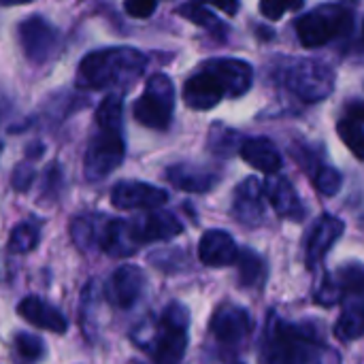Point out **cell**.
<instances>
[{"instance_id": "6da1fadb", "label": "cell", "mask_w": 364, "mask_h": 364, "mask_svg": "<svg viewBox=\"0 0 364 364\" xmlns=\"http://www.w3.org/2000/svg\"><path fill=\"white\" fill-rule=\"evenodd\" d=\"M324 346L314 324L288 322L271 311L260 337V360L262 364H311Z\"/></svg>"}, {"instance_id": "7a4b0ae2", "label": "cell", "mask_w": 364, "mask_h": 364, "mask_svg": "<svg viewBox=\"0 0 364 364\" xmlns=\"http://www.w3.org/2000/svg\"><path fill=\"white\" fill-rule=\"evenodd\" d=\"M190 314L181 303H171L158 318H149L132 339L151 356L154 364H179L188 350Z\"/></svg>"}, {"instance_id": "3957f363", "label": "cell", "mask_w": 364, "mask_h": 364, "mask_svg": "<svg viewBox=\"0 0 364 364\" xmlns=\"http://www.w3.org/2000/svg\"><path fill=\"white\" fill-rule=\"evenodd\" d=\"M145 55L134 47H109L87 53L77 68L81 87H107L117 81H130L145 68Z\"/></svg>"}, {"instance_id": "277c9868", "label": "cell", "mask_w": 364, "mask_h": 364, "mask_svg": "<svg viewBox=\"0 0 364 364\" xmlns=\"http://www.w3.org/2000/svg\"><path fill=\"white\" fill-rule=\"evenodd\" d=\"M284 85L307 102L324 100L335 90V73L328 64L307 58H288L277 70Z\"/></svg>"}, {"instance_id": "5b68a950", "label": "cell", "mask_w": 364, "mask_h": 364, "mask_svg": "<svg viewBox=\"0 0 364 364\" xmlns=\"http://www.w3.org/2000/svg\"><path fill=\"white\" fill-rule=\"evenodd\" d=\"M296 36L303 47H320L354 28V15L343 4L320 6L296 19Z\"/></svg>"}, {"instance_id": "8992f818", "label": "cell", "mask_w": 364, "mask_h": 364, "mask_svg": "<svg viewBox=\"0 0 364 364\" xmlns=\"http://www.w3.org/2000/svg\"><path fill=\"white\" fill-rule=\"evenodd\" d=\"M126 156V143L122 130L98 128V132L90 139L83 158V175L87 181H100L109 177Z\"/></svg>"}, {"instance_id": "52a82bcc", "label": "cell", "mask_w": 364, "mask_h": 364, "mask_svg": "<svg viewBox=\"0 0 364 364\" xmlns=\"http://www.w3.org/2000/svg\"><path fill=\"white\" fill-rule=\"evenodd\" d=\"M173 98L175 92L171 79L166 75H154L141 98L134 102L136 122L154 130H166L173 115V105H175Z\"/></svg>"}, {"instance_id": "ba28073f", "label": "cell", "mask_w": 364, "mask_h": 364, "mask_svg": "<svg viewBox=\"0 0 364 364\" xmlns=\"http://www.w3.org/2000/svg\"><path fill=\"white\" fill-rule=\"evenodd\" d=\"M252 331H254V322L247 309L232 303L220 305L209 320V335L213 343L226 352L239 350L247 341Z\"/></svg>"}, {"instance_id": "9c48e42d", "label": "cell", "mask_w": 364, "mask_h": 364, "mask_svg": "<svg viewBox=\"0 0 364 364\" xmlns=\"http://www.w3.org/2000/svg\"><path fill=\"white\" fill-rule=\"evenodd\" d=\"M168 203V192L145 181H119L111 190V205L124 211H156Z\"/></svg>"}, {"instance_id": "30bf717a", "label": "cell", "mask_w": 364, "mask_h": 364, "mask_svg": "<svg viewBox=\"0 0 364 364\" xmlns=\"http://www.w3.org/2000/svg\"><path fill=\"white\" fill-rule=\"evenodd\" d=\"M267 190L256 177L243 179L232 196V215L247 228H258L267 220Z\"/></svg>"}, {"instance_id": "8fae6325", "label": "cell", "mask_w": 364, "mask_h": 364, "mask_svg": "<svg viewBox=\"0 0 364 364\" xmlns=\"http://www.w3.org/2000/svg\"><path fill=\"white\" fill-rule=\"evenodd\" d=\"M145 273L134 264L117 267L107 279L102 292L107 301L117 309H132L145 292Z\"/></svg>"}, {"instance_id": "7c38bea8", "label": "cell", "mask_w": 364, "mask_h": 364, "mask_svg": "<svg viewBox=\"0 0 364 364\" xmlns=\"http://www.w3.org/2000/svg\"><path fill=\"white\" fill-rule=\"evenodd\" d=\"M130 228L139 247L147 243L171 241L183 232V224L179 222V218L173 215L171 211H160V209L145 211L136 218H130Z\"/></svg>"}, {"instance_id": "4fadbf2b", "label": "cell", "mask_w": 364, "mask_h": 364, "mask_svg": "<svg viewBox=\"0 0 364 364\" xmlns=\"http://www.w3.org/2000/svg\"><path fill=\"white\" fill-rule=\"evenodd\" d=\"M346 222L333 213H322L309 228V235L305 239V262L309 269L318 267L326 254L333 250V245L343 237Z\"/></svg>"}, {"instance_id": "5bb4252c", "label": "cell", "mask_w": 364, "mask_h": 364, "mask_svg": "<svg viewBox=\"0 0 364 364\" xmlns=\"http://www.w3.org/2000/svg\"><path fill=\"white\" fill-rule=\"evenodd\" d=\"M19 43L28 60L32 62H45L51 58V53L58 47V32L51 23H47L43 17H30L19 23Z\"/></svg>"}, {"instance_id": "9a60e30c", "label": "cell", "mask_w": 364, "mask_h": 364, "mask_svg": "<svg viewBox=\"0 0 364 364\" xmlns=\"http://www.w3.org/2000/svg\"><path fill=\"white\" fill-rule=\"evenodd\" d=\"M203 70L211 73L224 87L226 96L230 98H239L243 96L254 81V70L245 60H237V58H215V60H207L203 64Z\"/></svg>"}, {"instance_id": "2e32d148", "label": "cell", "mask_w": 364, "mask_h": 364, "mask_svg": "<svg viewBox=\"0 0 364 364\" xmlns=\"http://www.w3.org/2000/svg\"><path fill=\"white\" fill-rule=\"evenodd\" d=\"M239 252L235 239L220 228L207 230L198 241V258L207 267H232L239 260Z\"/></svg>"}, {"instance_id": "e0dca14e", "label": "cell", "mask_w": 364, "mask_h": 364, "mask_svg": "<svg viewBox=\"0 0 364 364\" xmlns=\"http://www.w3.org/2000/svg\"><path fill=\"white\" fill-rule=\"evenodd\" d=\"M264 190H267L269 203L273 205V209L279 218L290 220V222H303L305 220V213H307L305 205L299 198L294 186L286 177L271 175L264 183Z\"/></svg>"}, {"instance_id": "ac0fdd59", "label": "cell", "mask_w": 364, "mask_h": 364, "mask_svg": "<svg viewBox=\"0 0 364 364\" xmlns=\"http://www.w3.org/2000/svg\"><path fill=\"white\" fill-rule=\"evenodd\" d=\"M226 96L222 83L207 70L192 75L183 85V102L194 111H209Z\"/></svg>"}, {"instance_id": "d6986e66", "label": "cell", "mask_w": 364, "mask_h": 364, "mask_svg": "<svg viewBox=\"0 0 364 364\" xmlns=\"http://www.w3.org/2000/svg\"><path fill=\"white\" fill-rule=\"evenodd\" d=\"M17 314L32 326L51 331L55 335H64L68 328V320L64 318V314L38 296H23L17 305Z\"/></svg>"}, {"instance_id": "ffe728a7", "label": "cell", "mask_w": 364, "mask_h": 364, "mask_svg": "<svg viewBox=\"0 0 364 364\" xmlns=\"http://www.w3.org/2000/svg\"><path fill=\"white\" fill-rule=\"evenodd\" d=\"M166 179L177 190L192 192V194H207L220 183L218 173H211V171L194 166V164H173V166H168L166 168Z\"/></svg>"}, {"instance_id": "44dd1931", "label": "cell", "mask_w": 364, "mask_h": 364, "mask_svg": "<svg viewBox=\"0 0 364 364\" xmlns=\"http://www.w3.org/2000/svg\"><path fill=\"white\" fill-rule=\"evenodd\" d=\"M241 158L254 166L256 171L264 173V175H277L284 160H282V154L279 149L275 147L273 141L264 139V136H254V139H245L241 143V149H239Z\"/></svg>"}, {"instance_id": "7402d4cb", "label": "cell", "mask_w": 364, "mask_h": 364, "mask_svg": "<svg viewBox=\"0 0 364 364\" xmlns=\"http://www.w3.org/2000/svg\"><path fill=\"white\" fill-rule=\"evenodd\" d=\"M335 337L352 343L364 337V296H350L343 301L341 316L335 324Z\"/></svg>"}, {"instance_id": "603a6c76", "label": "cell", "mask_w": 364, "mask_h": 364, "mask_svg": "<svg viewBox=\"0 0 364 364\" xmlns=\"http://www.w3.org/2000/svg\"><path fill=\"white\" fill-rule=\"evenodd\" d=\"M107 218L98 215V213H85V215H77L70 222V239L73 243L81 250V252H92L98 250L100 245V237H102V228H105Z\"/></svg>"}, {"instance_id": "cb8c5ba5", "label": "cell", "mask_w": 364, "mask_h": 364, "mask_svg": "<svg viewBox=\"0 0 364 364\" xmlns=\"http://www.w3.org/2000/svg\"><path fill=\"white\" fill-rule=\"evenodd\" d=\"M333 286L337 290L339 301L343 303L350 296H364V264L348 262L331 273Z\"/></svg>"}, {"instance_id": "d4e9b609", "label": "cell", "mask_w": 364, "mask_h": 364, "mask_svg": "<svg viewBox=\"0 0 364 364\" xmlns=\"http://www.w3.org/2000/svg\"><path fill=\"white\" fill-rule=\"evenodd\" d=\"M237 269H239V286L243 288H258L267 279V264L262 256L250 247H243L239 252Z\"/></svg>"}, {"instance_id": "484cf974", "label": "cell", "mask_w": 364, "mask_h": 364, "mask_svg": "<svg viewBox=\"0 0 364 364\" xmlns=\"http://www.w3.org/2000/svg\"><path fill=\"white\" fill-rule=\"evenodd\" d=\"M41 241V222L36 220H26L19 222L9 237V250L13 254H30L32 250H36Z\"/></svg>"}, {"instance_id": "4316f807", "label": "cell", "mask_w": 364, "mask_h": 364, "mask_svg": "<svg viewBox=\"0 0 364 364\" xmlns=\"http://www.w3.org/2000/svg\"><path fill=\"white\" fill-rule=\"evenodd\" d=\"M13 350H15V356L19 358V363L36 364L45 356V341L41 337H36L34 333L21 331L13 339Z\"/></svg>"}, {"instance_id": "83f0119b", "label": "cell", "mask_w": 364, "mask_h": 364, "mask_svg": "<svg viewBox=\"0 0 364 364\" xmlns=\"http://www.w3.org/2000/svg\"><path fill=\"white\" fill-rule=\"evenodd\" d=\"M311 181L314 188L322 194V196H335L341 186H343V177L337 168L328 166V164H318L311 168Z\"/></svg>"}, {"instance_id": "f1b7e54d", "label": "cell", "mask_w": 364, "mask_h": 364, "mask_svg": "<svg viewBox=\"0 0 364 364\" xmlns=\"http://www.w3.org/2000/svg\"><path fill=\"white\" fill-rule=\"evenodd\" d=\"M209 147L218 156H232L237 149H241L239 147V132L228 128V126L215 124L209 132Z\"/></svg>"}, {"instance_id": "f546056e", "label": "cell", "mask_w": 364, "mask_h": 364, "mask_svg": "<svg viewBox=\"0 0 364 364\" xmlns=\"http://www.w3.org/2000/svg\"><path fill=\"white\" fill-rule=\"evenodd\" d=\"M337 132H339V139L346 143V147L364 162V128L363 124L354 122V119H348L343 117L339 124H337Z\"/></svg>"}, {"instance_id": "4dcf8cb0", "label": "cell", "mask_w": 364, "mask_h": 364, "mask_svg": "<svg viewBox=\"0 0 364 364\" xmlns=\"http://www.w3.org/2000/svg\"><path fill=\"white\" fill-rule=\"evenodd\" d=\"M122 98L119 96H107L102 100V105L96 111V124L98 128H107V130H122Z\"/></svg>"}, {"instance_id": "1f68e13d", "label": "cell", "mask_w": 364, "mask_h": 364, "mask_svg": "<svg viewBox=\"0 0 364 364\" xmlns=\"http://www.w3.org/2000/svg\"><path fill=\"white\" fill-rule=\"evenodd\" d=\"M179 15H183L186 19L194 21L196 26H203L207 28L209 32H220V30H226V26L211 13L207 11L205 6H198V4H186V6H179L177 11Z\"/></svg>"}, {"instance_id": "d6a6232c", "label": "cell", "mask_w": 364, "mask_h": 364, "mask_svg": "<svg viewBox=\"0 0 364 364\" xmlns=\"http://www.w3.org/2000/svg\"><path fill=\"white\" fill-rule=\"evenodd\" d=\"M305 0H260V13L267 19H279L288 11L303 9Z\"/></svg>"}, {"instance_id": "836d02e7", "label": "cell", "mask_w": 364, "mask_h": 364, "mask_svg": "<svg viewBox=\"0 0 364 364\" xmlns=\"http://www.w3.org/2000/svg\"><path fill=\"white\" fill-rule=\"evenodd\" d=\"M156 6H158L156 0H124V11L130 17H139V19L149 17L156 11Z\"/></svg>"}, {"instance_id": "e575fe53", "label": "cell", "mask_w": 364, "mask_h": 364, "mask_svg": "<svg viewBox=\"0 0 364 364\" xmlns=\"http://www.w3.org/2000/svg\"><path fill=\"white\" fill-rule=\"evenodd\" d=\"M34 168L30 166V164H19V166H15V171H13V188L17 190V192H28L30 190V186L34 183Z\"/></svg>"}, {"instance_id": "d590c367", "label": "cell", "mask_w": 364, "mask_h": 364, "mask_svg": "<svg viewBox=\"0 0 364 364\" xmlns=\"http://www.w3.org/2000/svg\"><path fill=\"white\" fill-rule=\"evenodd\" d=\"M311 364H343V360H341V354H339L335 348L324 346V348L318 352V356L314 358V363Z\"/></svg>"}, {"instance_id": "8d00e7d4", "label": "cell", "mask_w": 364, "mask_h": 364, "mask_svg": "<svg viewBox=\"0 0 364 364\" xmlns=\"http://www.w3.org/2000/svg\"><path fill=\"white\" fill-rule=\"evenodd\" d=\"M196 2H207L213 4L215 9L224 11L226 15H235L239 11V0H196Z\"/></svg>"}, {"instance_id": "74e56055", "label": "cell", "mask_w": 364, "mask_h": 364, "mask_svg": "<svg viewBox=\"0 0 364 364\" xmlns=\"http://www.w3.org/2000/svg\"><path fill=\"white\" fill-rule=\"evenodd\" d=\"M346 117H348V119H354V122H358V124H364L363 102H352V105H348V109H346Z\"/></svg>"}, {"instance_id": "f35d334b", "label": "cell", "mask_w": 364, "mask_h": 364, "mask_svg": "<svg viewBox=\"0 0 364 364\" xmlns=\"http://www.w3.org/2000/svg\"><path fill=\"white\" fill-rule=\"evenodd\" d=\"M28 2H32V0H2V4H4V6H13V4H28Z\"/></svg>"}, {"instance_id": "ab89813d", "label": "cell", "mask_w": 364, "mask_h": 364, "mask_svg": "<svg viewBox=\"0 0 364 364\" xmlns=\"http://www.w3.org/2000/svg\"><path fill=\"white\" fill-rule=\"evenodd\" d=\"M363 38H364V23H363Z\"/></svg>"}]
</instances>
